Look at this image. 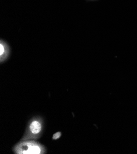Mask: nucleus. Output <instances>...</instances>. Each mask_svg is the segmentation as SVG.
<instances>
[{"label":"nucleus","mask_w":137,"mask_h":154,"mask_svg":"<svg viewBox=\"0 0 137 154\" xmlns=\"http://www.w3.org/2000/svg\"><path fill=\"white\" fill-rule=\"evenodd\" d=\"M13 151L17 154H43L46 152L45 147L32 140H23L15 146Z\"/></svg>","instance_id":"f257e3e1"},{"label":"nucleus","mask_w":137,"mask_h":154,"mask_svg":"<svg viewBox=\"0 0 137 154\" xmlns=\"http://www.w3.org/2000/svg\"><path fill=\"white\" fill-rule=\"evenodd\" d=\"M43 130V120L41 118L36 117L31 120L23 136V140L38 139Z\"/></svg>","instance_id":"f03ea898"},{"label":"nucleus","mask_w":137,"mask_h":154,"mask_svg":"<svg viewBox=\"0 0 137 154\" xmlns=\"http://www.w3.org/2000/svg\"><path fill=\"white\" fill-rule=\"evenodd\" d=\"M10 49L8 44L3 40L0 41V61L3 62L9 56Z\"/></svg>","instance_id":"7ed1b4c3"},{"label":"nucleus","mask_w":137,"mask_h":154,"mask_svg":"<svg viewBox=\"0 0 137 154\" xmlns=\"http://www.w3.org/2000/svg\"><path fill=\"white\" fill-rule=\"evenodd\" d=\"M61 136H62V133H61V132H57L53 135L52 140H57L59 139Z\"/></svg>","instance_id":"20e7f679"}]
</instances>
